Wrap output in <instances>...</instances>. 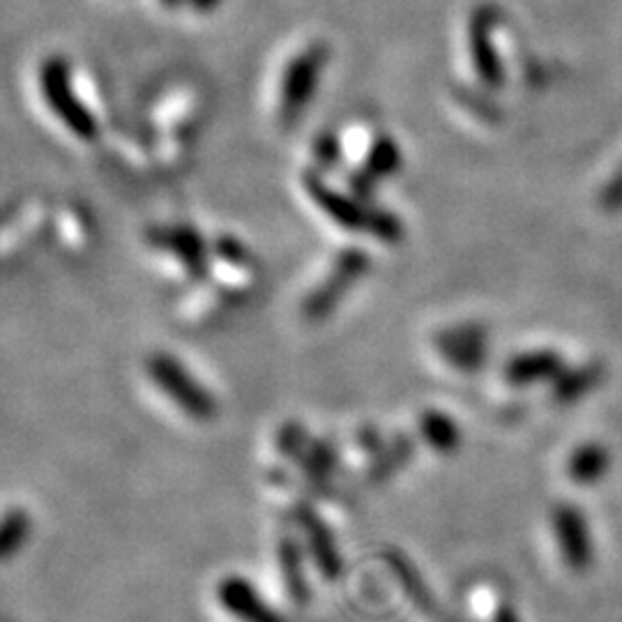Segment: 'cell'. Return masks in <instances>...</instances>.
Masks as SVG:
<instances>
[{"label":"cell","mask_w":622,"mask_h":622,"mask_svg":"<svg viewBox=\"0 0 622 622\" xmlns=\"http://www.w3.org/2000/svg\"><path fill=\"white\" fill-rule=\"evenodd\" d=\"M302 185L314 201L337 227L353 233H371L383 242H396L404 235V224L394 212L381 208H367L362 198L332 189L319 173H304Z\"/></svg>","instance_id":"6da1fadb"},{"label":"cell","mask_w":622,"mask_h":622,"mask_svg":"<svg viewBox=\"0 0 622 622\" xmlns=\"http://www.w3.org/2000/svg\"><path fill=\"white\" fill-rule=\"evenodd\" d=\"M39 88L54 116L68 127L79 141L93 143L100 139V123L74 93L70 65L60 56H51L39 68Z\"/></svg>","instance_id":"7a4b0ae2"},{"label":"cell","mask_w":622,"mask_h":622,"mask_svg":"<svg viewBox=\"0 0 622 622\" xmlns=\"http://www.w3.org/2000/svg\"><path fill=\"white\" fill-rule=\"evenodd\" d=\"M327 60L330 47L323 39H316L288 62L279 91V123L284 127H293L302 118L307 106L314 100Z\"/></svg>","instance_id":"3957f363"},{"label":"cell","mask_w":622,"mask_h":622,"mask_svg":"<svg viewBox=\"0 0 622 622\" xmlns=\"http://www.w3.org/2000/svg\"><path fill=\"white\" fill-rule=\"evenodd\" d=\"M146 371L150 376V381L158 385L187 417L198 422H208L217 417L219 404L212 392L198 383L183 367V362L175 360L173 355L152 353L146 362Z\"/></svg>","instance_id":"277c9868"},{"label":"cell","mask_w":622,"mask_h":622,"mask_svg":"<svg viewBox=\"0 0 622 622\" xmlns=\"http://www.w3.org/2000/svg\"><path fill=\"white\" fill-rule=\"evenodd\" d=\"M500 26V10L492 3H480L465 19V47L477 81L496 91L505 83V68L496 49V28Z\"/></svg>","instance_id":"5b68a950"},{"label":"cell","mask_w":622,"mask_h":622,"mask_svg":"<svg viewBox=\"0 0 622 622\" xmlns=\"http://www.w3.org/2000/svg\"><path fill=\"white\" fill-rule=\"evenodd\" d=\"M369 256L362 250H346L337 256L332 270L327 273L325 281L311 291L302 304V314L309 321H323L332 309H335L342 298L350 291L369 273Z\"/></svg>","instance_id":"8992f818"},{"label":"cell","mask_w":622,"mask_h":622,"mask_svg":"<svg viewBox=\"0 0 622 622\" xmlns=\"http://www.w3.org/2000/svg\"><path fill=\"white\" fill-rule=\"evenodd\" d=\"M148 240L154 250H162L173 254L183 263V268L196 277L204 279L210 270V252L208 244L196 229L192 227H166V229H152Z\"/></svg>","instance_id":"52a82bcc"},{"label":"cell","mask_w":622,"mask_h":622,"mask_svg":"<svg viewBox=\"0 0 622 622\" xmlns=\"http://www.w3.org/2000/svg\"><path fill=\"white\" fill-rule=\"evenodd\" d=\"M553 532H555V542H558L561 546L563 561L567 567L581 572L592 563L590 532H588V523H586V517L581 515V509H576L572 505L555 507Z\"/></svg>","instance_id":"ba28073f"},{"label":"cell","mask_w":622,"mask_h":622,"mask_svg":"<svg viewBox=\"0 0 622 622\" xmlns=\"http://www.w3.org/2000/svg\"><path fill=\"white\" fill-rule=\"evenodd\" d=\"M436 346L452 367L463 371H477L486 365V337L480 325H457L442 330Z\"/></svg>","instance_id":"9c48e42d"},{"label":"cell","mask_w":622,"mask_h":622,"mask_svg":"<svg viewBox=\"0 0 622 622\" xmlns=\"http://www.w3.org/2000/svg\"><path fill=\"white\" fill-rule=\"evenodd\" d=\"M399 164H402V154H399L396 143L390 137H379L371 146L362 169L348 177V187L358 198H369L376 192L379 181L392 175Z\"/></svg>","instance_id":"30bf717a"},{"label":"cell","mask_w":622,"mask_h":622,"mask_svg":"<svg viewBox=\"0 0 622 622\" xmlns=\"http://www.w3.org/2000/svg\"><path fill=\"white\" fill-rule=\"evenodd\" d=\"M565 362L555 350H528L515 355L505 365V379L512 385H532L540 381H555L563 373Z\"/></svg>","instance_id":"8fae6325"},{"label":"cell","mask_w":622,"mask_h":622,"mask_svg":"<svg viewBox=\"0 0 622 622\" xmlns=\"http://www.w3.org/2000/svg\"><path fill=\"white\" fill-rule=\"evenodd\" d=\"M602 381H604V367L599 362H586L572 371L563 369V373L553 383L551 396H553V402L567 406V404L579 402V399H584Z\"/></svg>","instance_id":"7c38bea8"},{"label":"cell","mask_w":622,"mask_h":622,"mask_svg":"<svg viewBox=\"0 0 622 622\" xmlns=\"http://www.w3.org/2000/svg\"><path fill=\"white\" fill-rule=\"evenodd\" d=\"M611 454L602 442H586L576 448L567 461V475L581 486H590L602 480L609 471Z\"/></svg>","instance_id":"4fadbf2b"},{"label":"cell","mask_w":622,"mask_h":622,"mask_svg":"<svg viewBox=\"0 0 622 622\" xmlns=\"http://www.w3.org/2000/svg\"><path fill=\"white\" fill-rule=\"evenodd\" d=\"M419 434L436 452H442V454L457 452L459 442H461V434L454 422L448 415L434 413V411L419 417Z\"/></svg>","instance_id":"5bb4252c"},{"label":"cell","mask_w":622,"mask_h":622,"mask_svg":"<svg viewBox=\"0 0 622 622\" xmlns=\"http://www.w3.org/2000/svg\"><path fill=\"white\" fill-rule=\"evenodd\" d=\"M314 158L321 169H332L342 164V143L332 131H325V135H321L314 141Z\"/></svg>","instance_id":"9a60e30c"},{"label":"cell","mask_w":622,"mask_h":622,"mask_svg":"<svg viewBox=\"0 0 622 622\" xmlns=\"http://www.w3.org/2000/svg\"><path fill=\"white\" fill-rule=\"evenodd\" d=\"M597 204L604 212H620L622 210V164L611 173V177L604 183L602 192H599Z\"/></svg>","instance_id":"2e32d148"},{"label":"cell","mask_w":622,"mask_h":622,"mask_svg":"<svg viewBox=\"0 0 622 622\" xmlns=\"http://www.w3.org/2000/svg\"><path fill=\"white\" fill-rule=\"evenodd\" d=\"M215 254H217L219 258H224V261L233 263V265H244V263H247V258H250L247 247H244V244H242L240 240H235V238H231V235H221V238L215 242Z\"/></svg>","instance_id":"e0dca14e"},{"label":"cell","mask_w":622,"mask_h":622,"mask_svg":"<svg viewBox=\"0 0 622 622\" xmlns=\"http://www.w3.org/2000/svg\"><path fill=\"white\" fill-rule=\"evenodd\" d=\"M189 8L198 14H208L212 10H217V5L221 3V0H187Z\"/></svg>","instance_id":"ac0fdd59"},{"label":"cell","mask_w":622,"mask_h":622,"mask_svg":"<svg viewBox=\"0 0 622 622\" xmlns=\"http://www.w3.org/2000/svg\"><path fill=\"white\" fill-rule=\"evenodd\" d=\"M500 622H517V618L512 615V611H503V615H500Z\"/></svg>","instance_id":"d6986e66"},{"label":"cell","mask_w":622,"mask_h":622,"mask_svg":"<svg viewBox=\"0 0 622 622\" xmlns=\"http://www.w3.org/2000/svg\"><path fill=\"white\" fill-rule=\"evenodd\" d=\"M162 3H164L166 8H171V10H173V8L181 5V3H183V0H162Z\"/></svg>","instance_id":"ffe728a7"}]
</instances>
